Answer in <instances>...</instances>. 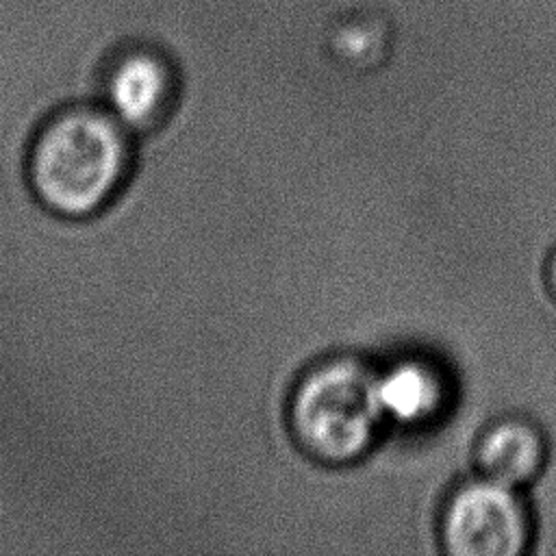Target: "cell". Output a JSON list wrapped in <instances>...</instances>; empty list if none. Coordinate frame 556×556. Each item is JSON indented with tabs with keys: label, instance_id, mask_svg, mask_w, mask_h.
Masks as SVG:
<instances>
[{
	"label": "cell",
	"instance_id": "3957f363",
	"mask_svg": "<svg viewBox=\"0 0 556 556\" xmlns=\"http://www.w3.org/2000/svg\"><path fill=\"white\" fill-rule=\"evenodd\" d=\"M441 532L456 556H515L528 541L526 506L515 486L484 476L452 495Z\"/></svg>",
	"mask_w": 556,
	"mask_h": 556
},
{
	"label": "cell",
	"instance_id": "8992f818",
	"mask_svg": "<svg viewBox=\"0 0 556 556\" xmlns=\"http://www.w3.org/2000/svg\"><path fill=\"white\" fill-rule=\"evenodd\" d=\"M378 400L384 419L417 426L439 413L445 387L432 365L408 358L378 374Z\"/></svg>",
	"mask_w": 556,
	"mask_h": 556
},
{
	"label": "cell",
	"instance_id": "6da1fadb",
	"mask_svg": "<svg viewBox=\"0 0 556 556\" xmlns=\"http://www.w3.org/2000/svg\"><path fill=\"white\" fill-rule=\"evenodd\" d=\"M132 165V132L106 106L70 104L37 128L26 182L46 211L87 219L115 202Z\"/></svg>",
	"mask_w": 556,
	"mask_h": 556
},
{
	"label": "cell",
	"instance_id": "5b68a950",
	"mask_svg": "<svg viewBox=\"0 0 556 556\" xmlns=\"http://www.w3.org/2000/svg\"><path fill=\"white\" fill-rule=\"evenodd\" d=\"M543 458V437L523 419L497 421L478 445V463L484 476L515 489L539 473Z\"/></svg>",
	"mask_w": 556,
	"mask_h": 556
},
{
	"label": "cell",
	"instance_id": "52a82bcc",
	"mask_svg": "<svg viewBox=\"0 0 556 556\" xmlns=\"http://www.w3.org/2000/svg\"><path fill=\"white\" fill-rule=\"evenodd\" d=\"M549 282H552V287L556 291V254H554V258L549 263Z\"/></svg>",
	"mask_w": 556,
	"mask_h": 556
},
{
	"label": "cell",
	"instance_id": "277c9868",
	"mask_svg": "<svg viewBox=\"0 0 556 556\" xmlns=\"http://www.w3.org/2000/svg\"><path fill=\"white\" fill-rule=\"evenodd\" d=\"M178 78L172 63L154 50L119 54L104 76V106L130 130L150 132L176 106Z\"/></svg>",
	"mask_w": 556,
	"mask_h": 556
},
{
	"label": "cell",
	"instance_id": "7a4b0ae2",
	"mask_svg": "<svg viewBox=\"0 0 556 556\" xmlns=\"http://www.w3.org/2000/svg\"><path fill=\"white\" fill-rule=\"evenodd\" d=\"M376 382V371L350 358L315 367L291 402V426L302 447L326 463L361 456L384 421Z\"/></svg>",
	"mask_w": 556,
	"mask_h": 556
}]
</instances>
